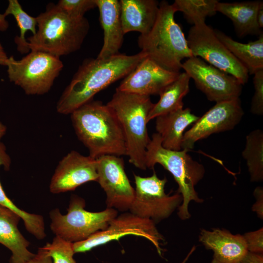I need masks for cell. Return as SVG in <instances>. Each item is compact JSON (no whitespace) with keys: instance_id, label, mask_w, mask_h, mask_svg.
<instances>
[{"instance_id":"6da1fadb","label":"cell","mask_w":263,"mask_h":263,"mask_svg":"<svg viewBox=\"0 0 263 263\" xmlns=\"http://www.w3.org/2000/svg\"><path fill=\"white\" fill-rule=\"evenodd\" d=\"M147 55L118 54L104 58H87L79 66L65 88L56 106L57 112L68 114L93 100L94 96L119 79L125 77Z\"/></svg>"},{"instance_id":"7a4b0ae2","label":"cell","mask_w":263,"mask_h":263,"mask_svg":"<svg viewBox=\"0 0 263 263\" xmlns=\"http://www.w3.org/2000/svg\"><path fill=\"white\" fill-rule=\"evenodd\" d=\"M71 114L79 140L88 149L89 156L126 155L125 138L114 112L100 101H91Z\"/></svg>"},{"instance_id":"3957f363","label":"cell","mask_w":263,"mask_h":263,"mask_svg":"<svg viewBox=\"0 0 263 263\" xmlns=\"http://www.w3.org/2000/svg\"><path fill=\"white\" fill-rule=\"evenodd\" d=\"M36 18V33L27 39L30 51H42L59 57L79 50L90 29L85 17L72 18L53 3H48Z\"/></svg>"},{"instance_id":"277c9868","label":"cell","mask_w":263,"mask_h":263,"mask_svg":"<svg viewBox=\"0 0 263 263\" xmlns=\"http://www.w3.org/2000/svg\"><path fill=\"white\" fill-rule=\"evenodd\" d=\"M176 11L172 4L162 0L152 28L140 36L138 45L147 57L167 70L180 72L182 60L192 56L187 38L175 21Z\"/></svg>"},{"instance_id":"5b68a950","label":"cell","mask_w":263,"mask_h":263,"mask_svg":"<svg viewBox=\"0 0 263 263\" xmlns=\"http://www.w3.org/2000/svg\"><path fill=\"white\" fill-rule=\"evenodd\" d=\"M115 113L122 127L129 162L142 170L147 169L146 155L150 141L148 116L152 108L150 96L117 89L106 104Z\"/></svg>"},{"instance_id":"8992f818","label":"cell","mask_w":263,"mask_h":263,"mask_svg":"<svg viewBox=\"0 0 263 263\" xmlns=\"http://www.w3.org/2000/svg\"><path fill=\"white\" fill-rule=\"evenodd\" d=\"M189 150L182 149L173 150L164 148L160 135L153 134L147 146L146 155L147 169H153L156 164L162 165L173 176L178 186V192L182 197L178 215L182 220L190 217L188 205L190 201L202 203L195 186L203 179L205 169L202 164L194 160L188 153Z\"/></svg>"},{"instance_id":"52a82bcc","label":"cell","mask_w":263,"mask_h":263,"mask_svg":"<svg viewBox=\"0 0 263 263\" xmlns=\"http://www.w3.org/2000/svg\"><path fill=\"white\" fill-rule=\"evenodd\" d=\"M5 66L9 80L26 94L42 95L50 91L63 64L59 57L32 50L19 60L8 57Z\"/></svg>"},{"instance_id":"ba28073f","label":"cell","mask_w":263,"mask_h":263,"mask_svg":"<svg viewBox=\"0 0 263 263\" xmlns=\"http://www.w3.org/2000/svg\"><path fill=\"white\" fill-rule=\"evenodd\" d=\"M85 207L84 199L73 195L66 214H61L58 208L52 210L49 216L52 232L62 239L75 243L104 230L110 222L117 216V210L113 208L107 207L99 212H91L86 210Z\"/></svg>"},{"instance_id":"9c48e42d","label":"cell","mask_w":263,"mask_h":263,"mask_svg":"<svg viewBox=\"0 0 263 263\" xmlns=\"http://www.w3.org/2000/svg\"><path fill=\"white\" fill-rule=\"evenodd\" d=\"M187 41L193 56L236 78L243 85L248 80L245 67L217 37L214 29L201 22L193 25L188 31Z\"/></svg>"},{"instance_id":"30bf717a","label":"cell","mask_w":263,"mask_h":263,"mask_svg":"<svg viewBox=\"0 0 263 263\" xmlns=\"http://www.w3.org/2000/svg\"><path fill=\"white\" fill-rule=\"evenodd\" d=\"M135 188L130 212L155 223L168 218L182 202L179 193L170 195L165 192L167 180L161 179L155 171L150 177L134 174Z\"/></svg>"},{"instance_id":"8fae6325","label":"cell","mask_w":263,"mask_h":263,"mask_svg":"<svg viewBox=\"0 0 263 263\" xmlns=\"http://www.w3.org/2000/svg\"><path fill=\"white\" fill-rule=\"evenodd\" d=\"M129 235L149 240L155 246L159 254L161 255V244L164 238L157 229L155 223L131 212L117 216L110 222L104 230L96 232L85 240L73 243L74 251L75 253H85Z\"/></svg>"},{"instance_id":"7c38bea8","label":"cell","mask_w":263,"mask_h":263,"mask_svg":"<svg viewBox=\"0 0 263 263\" xmlns=\"http://www.w3.org/2000/svg\"><path fill=\"white\" fill-rule=\"evenodd\" d=\"M182 69L192 78L207 99L216 103L239 98L243 85L233 75L192 56L182 63Z\"/></svg>"},{"instance_id":"4fadbf2b","label":"cell","mask_w":263,"mask_h":263,"mask_svg":"<svg viewBox=\"0 0 263 263\" xmlns=\"http://www.w3.org/2000/svg\"><path fill=\"white\" fill-rule=\"evenodd\" d=\"M244 114L240 98L216 103L185 132L182 149L189 150L198 141L213 133L233 129L241 121Z\"/></svg>"},{"instance_id":"5bb4252c","label":"cell","mask_w":263,"mask_h":263,"mask_svg":"<svg viewBox=\"0 0 263 263\" xmlns=\"http://www.w3.org/2000/svg\"><path fill=\"white\" fill-rule=\"evenodd\" d=\"M96 159L97 182L106 193L107 207L121 211L129 210L135 190L126 173L123 159L112 155H102Z\"/></svg>"},{"instance_id":"9a60e30c","label":"cell","mask_w":263,"mask_h":263,"mask_svg":"<svg viewBox=\"0 0 263 263\" xmlns=\"http://www.w3.org/2000/svg\"><path fill=\"white\" fill-rule=\"evenodd\" d=\"M98 179L96 159L72 150L59 162L52 177L50 191L57 194L75 190Z\"/></svg>"},{"instance_id":"2e32d148","label":"cell","mask_w":263,"mask_h":263,"mask_svg":"<svg viewBox=\"0 0 263 263\" xmlns=\"http://www.w3.org/2000/svg\"><path fill=\"white\" fill-rule=\"evenodd\" d=\"M180 73L164 69L147 57L124 77L116 89L148 96L160 95Z\"/></svg>"},{"instance_id":"e0dca14e","label":"cell","mask_w":263,"mask_h":263,"mask_svg":"<svg viewBox=\"0 0 263 263\" xmlns=\"http://www.w3.org/2000/svg\"><path fill=\"white\" fill-rule=\"evenodd\" d=\"M199 239L206 248L213 251L211 263H236L248 252L243 236L225 229H203Z\"/></svg>"},{"instance_id":"ac0fdd59","label":"cell","mask_w":263,"mask_h":263,"mask_svg":"<svg viewBox=\"0 0 263 263\" xmlns=\"http://www.w3.org/2000/svg\"><path fill=\"white\" fill-rule=\"evenodd\" d=\"M99 12V21L103 30V44L97 57L104 58L119 53L124 40L118 0H95Z\"/></svg>"},{"instance_id":"d6986e66","label":"cell","mask_w":263,"mask_h":263,"mask_svg":"<svg viewBox=\"0 0 263 263\" xmlns=\"http://www.w3.org/2000/svg\"><path fill=\"white\" fill-rule=\"evenodd\" d=\"M120 17L124 34L148 33L156 20L159 2L156 0H120Z\"/></svg>"},{"instance_id":"ffe728a7","label":"cell","mask_w":263,"mask_h":263,"mask_svg":"<svg viewBox=\"0 0 263 263\" xmlns=\"http://www.w3.org/2000/svg\"><path fill=\"white\" fill-rule=\"evenodd\" d=\"M19 215L0 205V244L11 252L10 263H25L35 254L28 249L29 242L19 231Z\"/></svg>"},{"instance_id":"44dd1931","label":"cell","mask_w":263,"mask_h":263,"mask_svg":"<svg viewBox=\"0 0 263 263\" xmlns=\"http://www.w3.org/2000/svg\"><path fill=\"white\" fill-rule=\"evenodd\" d=\"M198 118L199 116L192 113L191 110L188 108L174 111L155 118V129L161 137L162 146L170 150H181L185 130Z\"/></svg>"},{"instance_id":"7402d4cb","label":"cell","mask_w":263,"mask_h":263,"mask_svg":"<svg viewBox=\"0 0 263 263\" xmlns=\"http://www.w3.org/2000/svg\"><path fill=\"white\" fill-rule=\"evenodd\" d=\"M263 7L261 0L241 2H218L216 11L226 16L232 22L237 36L260 35L261 31L257 22L259 10Z\"/></svg>"},{"instance_id":"603a6c76","label":"cell","mask_w":263,"mask_h":263,"mask_svg":"<svg viewBox=\"0 0 263 263\" xmlns=\"http://www.w3.org/2000/svg\"><path fill=\"white\" fill-rule=\"evenodd\" d=\"M218 39L245 67L249 75L263 69V33L254 41L243 43L233 39L223 32L214 29Z\"/></svg>"},{"instance_id":"cb8c5ba5","label":"cell","mask_w":263,"mask_h":263,"mask_svg":"<svg viewBox=\"0 0 263 263\" xmlns=\"http://www.w3.org/2000/svg\"><path fill=\"white\" fill-rule=\"evenodd\" d=\"M189 76L184 72L160 94V99L154 105L148 116V122L169 112L183 109V98L189 91Z\"/></svg>"},{"instance_id":"d4e9b609","label":"cell","mask_w":263,"mask_h":263,"mask_svg":"<svg viewBox=\"0 0 263 263\" xmlns=\"http://www.w3.org/2000/svg\"><path fill=\"white\" fill-rule=\"evenodd\" d=\"M11 163L10 158L6 152L4 145L0 142V166H3L8 170ZM0 205L15 212L23 220L26 230L37 239L46 237L43 217L39 214L30 213L19 208L5 193L0 182Z\"/></svg>"},{"instance_id":"484cf974","label":"cell","mask_w":263,"mask_h":263,"mask_svg":"<svg viewBox=\"0 0 263 263\" xmlns=\"http://www.w3.org/2000/svg\"><path fill=\"white\" fill-rule=\"evenodd\" d=\"M242 156L246 160L250 180L253 182L263 180V132L253 130L245 138Z\"/></svg>"},{"instance_id":"4316f807","label":"cell","mask_w":263,"mask_h":263,"mask_svg":"<svg viewBox=\"0 0 263 263\" xmlns=\"http://www.w3.org/2000/svg\"><path fill=\"white\" fill-rule=\"evenodd\" d=\"M6 16L12 15L15 18L19 29V35L16 37L14 41L18 51L21 54L28 53L30 50L25 35L30 31L33 35L36 34L37 28L36 17L27 13L17 0H9L8 4L4 13Z\"/></svg>"},{"instance_id":"83f0119b","label":"cell","mask_w":263,"mask_h":263,"mask_svg":"<svg viewBox=\"0 0 263 263\" xmlns=\"http://www.w3.org/2000/svg\"><path fill=\"white\" fill-rule=\"evenodd\" d=\"M217 0H175L172 4L176 12L183 13L187 21L195 25L205 22L207 17L214 15Z\"/></svg>"},{"instance_id":"f1b7e54d","label":"cell","mask_w":263,"mask_h":263,"mask_svg":"<svg viewBox=\"0 0 263 263\" xmlns=\"http://www.w3.org/2000/svg\"><path fill=\"white\" fill-rule=\"evenodd\" d=\"M73 244L56 236L52 243L40 248L51 257L53 263H77L74 258Z\"/></svg>"},{"instance_id":"f546056e","label":"cell","mask_w":263,"mask_h":263,"mask_svg":"<svg viewBox=\"0 0 263 263\" xmlns=\"http://www.w3.org/2000/svg\"><path fill=\"white\" fill-rule=\"evenodd\" d=\"M56 5L69 16L84 17L87 11L96 7L95 0H59Z\"/></svg>"},{"instance_id":"4dcf8cb0","label":"cell","mask_w":263,"mask_h":263,"mask_svg":"<svg viewBox=\"0 0 263 263\" xmlns=\"http://www.w3.org/2000/svg\"><path fill=\"white\" fill-rule=\"evenodd\" d=\"M254 93L251 103L250 111L256 115L263 114V69L254 74Z\"/></svg>"},{"instance_id":"1f68e13d","label":"cell","mask_w":263,"mask_h":263,"mask_svg":"<svg viewBox=\"0 0 263 263\" xmlns=\"http://www.w3.org/2000/svg\"><path fill=\"white\" fill-rule=\"evenodd\" d=\"M243 236L248 251L263 254V229L262 227L256 231L246 233Z\"/></svg>"},{"instance_id":"d6a6232c","label":"cell","mask_w":263,"mask_h":263,"mask_svg":"<svg viewBox=\"0 0 263 263\" xmlns=\"http://www.w3.org/2000/svg\"><path fill=\"white\" fill-rule=\"evenodd\" d=\"M254 195L256 198V202L253 206L252 210L255 211L258 216L263 217V190L262 187H257L254 191Z\"/></svg>"},{"instance_id":"836d02e7","label":"cell","mask_w":263,"mask_h":263,"mask_svg":"<svg viewBox=\"0 0 263 263\" xmlns=\"http://www.w3.org/2000/svg\"><path fill=\"white\" fill-rule=\"evenodd\" d=\"M25 263H53L52 259L40 247L37 253Z\"/></svg>"},{"instance_id":"e575fe53","label":"cell","mask_w":263,"mask_h":263,"mask_svg":"<svg viewBox=\"0 0 263 263\" xmlns=\"http://www.w3.org/2000/svg\"><path fill=\"white\" fill-rule=\"evenodd\" d=\"M236 263H263V254L248 251L247 253Z\"/></svg>"},{"instance_id":"d590c367","label":"cell","mask_w":263,"mask_h":263,"mask_svg":"<svg viewBox=\"0 0 263 263\" xmlns=\"http://www.w3.org/2000/svg\"><path fill=\"white\" fill-rule=\"evenodd\" d=\"M4 13H0V31H5L9 27V23Z\"/></svg>"},{"instance_id":"8d00e7d4","label":"cell","mask_w":263,"mask_h":263,"mask_svg":"<svg viewBox=\"0 0 263 263\" xmlns=\"http://www.w3.org/2000/svg\"><path fill=\"white\" fill-rule=\"evenodd\" d=\"M8 57L0 43V65H5Z\"/></svg>"},{"instance_id":"74e56055","label":"cell","mask_w":263,"mask_h":263,"mask_svg":"<svg viewBox=\"0 0 263 263\" xmlns=\"http://www.w3.org/2000/svg\"><path fill=\"white\" fill-rule=\"evenodd\" d=\"M257 22L260 29L263 27V7L258 11L257 15Z\"/></svg>"},{"instance_id":"f35d334b","label":"cell","mask_w":263,"mask_h":263,"mask_svg":"<svg viewBox=\"0 0 263 263\" xmlns=\"http://www.w3.org/2000/svg\"><path fill=\"white\" fill-rule=\"evenodd\" d=\"M6 132V127L0 122V140Z\"/></svg>"}]
</instances>
